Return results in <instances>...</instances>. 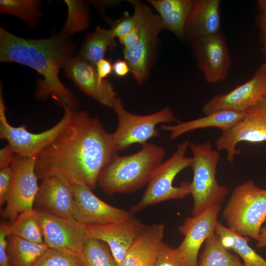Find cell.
Masks as SVG:
<instances>
[{"instance_id":"6da1fadb","label":"cell","mask_w":266,"mask_h":266,"mask_svg":"<svg viewBox=\"0 0 266 266\" xmlns=\"http://www.w3.org/2000/svg\"><path fill=\"white\" fill-rule=\"evenodd\" d=\"M117 152L112 133L97 117L71 108L66 126L36 156L35 171L41 180L57 176L93 190Z\"/></svg>"},{"instance_id":"7a4b0ae2","label":"cell","mask_w":266,"mask_h":266,"mask_svg":"<svg viewBox=\"0 0 266 266\" xmlns=\"http://www.w3.org/2000/svg\"><path fill=\"white\" fill-rule=\"evenodd\" d=\"M75 47L69 37L59 33L48 38L27 39L0 28V61L27 66L43 77L37 81L35 96H50L59 104L74 110L79 106L76 96L59 78L60 69L71 58Z\"/></svg>"},{"instance_id":"3957f363","label":"cell","mask_w":266,"mask_h":266,"mask_svg":"<svg viewBox=\"0 0 266 266\" xmlns=\"http://www.w3.org/2000/svg\"><path fill=\"white\" fill-rule=\"evenodd\" d=\"M165 155L163 147L148 143L133 154H117L101 171L98 184L108 195L137 190L148 183Z\"/></svg>"},{"instance_id":"277c9868","label":"cell","mask_w":266,"mask_h":266,"mask_svg":"<svg viewBox=\"0 0 266 266\" xmlns=\"http://www.w3.org/2000/svg\"><path fill=\"white\" fill-rule=\"evenodd\" d=\"M222 215L231 231L257 241L266 220V189L250 180L237 185Z\"/></svg>"},{"instance_id":"5b68a950","label":"cell","mask_w":266,"mask_h":266,"mask_svg":"<svg viewBox=\"0 0 266 266\" xmlns=\"http://www.w3.org/2000/svg\"><path fill=\"white\" fill-rule=\"evenodd\" d=\"M193 157L191 167L193 179L191 194L194 205L192 215L196 216L208 207L220 205L229 192L228 188L219 184L216 177L220 159L219 152L212 147L209 141L201 143L190 142Z\"/></svg>"},{"instance_id":"8992f818","label":"cell","mask_w":266,"mask_h":266,"mask_svg":"<svg viewBox=\"0 0 266 266\" xmlns=\"http://www.w3.org/2000/svg\"><path fill=\"white\" fill-rule=\"evenodd\" d=\"M190 142L186 140L179 143L172 155L162 162L154 170L140 200L130 209L132 214L144 208L164 201L181 199L191 194V182L184 181L178 186L173 181L181 171L191 167L192 158L186 156Z\"/></svg>"},{"instance_id":"52a82bcc","label":"cell","mask_w":266,"mask_h":266,"mask_svg":"<svg viewBox=\"0 0 266 266\" xmlns=\"http://www.w3.org/2000/svg\"><path fill=\"white\" fill-rule=\"evenodd\" d=\"M129 1L138 16L140 35L133 46L124 48L123 53L130 72L137 83L141 84L148 78L158 36L164 28L159 15L154 13L146 4L138 0Z\"/></svg>"},{"instance_id":"ba28073f","label":"cell","mask_w":266,"mask_h":266,"mask_svg":"<svg viewBox=\"0 0 266 266\" xmlns=\"http://www.w3.org/2000/svg\"><path fill=\"white\" fill-rule=\"evenodd\" d=\"M112 109L118 119L117 129L112 133L117 151L125 150L135 143L143 145L150 138L159 137L160 134L156 127L160 124L180 122L168 107L148 115L133 114L125 109L119 97Z\"/></svg>"},{"instance_id":"9c48e42d","label":"cell","mask_w":266,"mask_h":266,"mask_svg":"<svg viewBox=\"0 0 266 266\" xmlns=\"http://www.w3.org/2000/svg\"><path fill=\"white\" fill-rule=\"evenodd\" d=\"M0 92V137L7 141L8 144L18 156L22 158L36 156L51 143L63 130L68 122L71 108L61 105L64 114L55 125L40 133H33L27 130L25 125L16 127L8 122L5 113V106Z\"/></svg>"},{"instance_id":"30bf717a","label":"cell","mask_w":266,"mask_h":266,"mask_svg":"<svg viewBox=\"0 0 266 266\" xmlns=\"http://www.w3.org/2000/svg\"><path fill=\"white\" fill-rule=\"evenodd\" d=\"M36 210L44 242L48 247L80 258L84 245L90 238L87 226L74 218L56 216L41 209Z\"/></svg>"},{"instance_id":"8fae6325","label":"cell","mask_w":266,"mask_h":266,"mask_svg":"<svg viewBox=\"0 0 266 266\" xmlns=\"http://www.w3.org/2000/svg\"><path fill=\"white\" fill-rule=\"evenodd\" d=\"M266 141V95L244 112L243 118L233 127L222 132L215 141L219 150H225L227 159L233 164L240 153L237 145L241 142L260 143Z\"/></svg>"},{"instance_id":"7c38bea8","label":"cell","mask_w":266,"mask_h":266,"mask_svg":"<svg viewBox=\"0 0 266 266\" xmlns=\"http://www.w3.org/2000/svg\"><path fill=\"white\" fill-rule=\"evenodd\" d=\"M198 67L205 81L215 84L228 76L232 59L224 34L217 33L190 41Z\"/></svg>"},{"instance_id":"4fadbf2b","label":"cell","mask_w":266,"mask_h":266,"mask_svg":"<svg viewBox=\"0 0 266 266\" xmlns=\"http://www.w3.org/2000/svg\"><path fill=\"white\" fill-rule=\"evenodd\" d=\"M35 160L36 156L22 158L16 155L11 165L13 184L2 215L12 222L22 212L33 208L39 188Z\"/></svg>"},{"instance_id":"5bb4252c","label":"cell","mask_w":266,"mask_h":266,"mask_svg":"<svg viewBox=\"0 0 266 266\" xmlns=\"http://www.w3.org/2000/svg\"><path fill=\"white\" fill-rule=\"evenodd\" d=\"M266 95V62L256 70L252 77L230 92L216 95L202 107L205 114L221 110L245 111Z\"/></svg>"},{"instance_id":"9a60e30c","label":"cell","mask_w":266,"mask_h":266,"mask_svg":"<svg viewBox=\"0 0 266 266\" xmlns=\"http://www.w3.org/2000/svg\"><path fill=\"white\" fill-rule=\"evenodd\" d=\"M220 205L206 208L200 214L186 218L178 229L184 238L177 248L187 266H198L200 248L215 233Z\"/></svg>"},{"instance_id":"2e32d148","label":"cell","mask_w":266,"mask_h":266,"mask_svg":"<svg viewBox=\"0 0 266 266\" xmlns=\"http://www.w3.org/2000/svg\"><path fill=\"white\" fill-rule=\"evenodd\" d=\"M73 218L84 225L105 224L124 221L133 216L130 211L112 206L82 184H72Z\"/></svg>"},{"instance_id":"e0dca14e","label":"cell","mask_w":266,"mask_h":266,"mask_svg":"<svg viewBox=\"0 0 266 266\" xmlns=\"http://www.w3.org/2000/svg\"><path fill=\"white\" fill-rule=\"evenodd\" d=\"M62 69L85 94L102 105L113 109L118 98L112 84L105 79L99 82L96 67L78 55L72 57Z\"/></svg>"},{"instance_id":"ac0fdd59","label":"cell","mask_w":266,"mask_h":266,"mask_svg":"<svg viewBox=\"0 0 266 266\" xmlns=\"http://www.w3.org/2000/svg\"><path fill=\"white\" fill-rule=\"evenodd\" d=\"M86 226L90 237L105 242L119 265L134 241L147 227L133 216L121 222Z\"/></svg>"},{"instance_id":"d6986e66","label":"cell","mask_w":266,"mask_h":266,"mask_svg":"<svg viewBox=\"0 0 266 266\" xmlns=\"http://www.w3.org/2000/svg\"><path fill=\"white\" fill-rule=\"evenodd\" d=\"M41 209L53 215L73 218L74 201L71 184L57 176L42 179L35 198Z\"/></svg>"},{"instance_id":"ffe728a7","label":"cell","mask_w":266,"mask_h":266,"mask_svg":"<svg viewBox=\"0 0 266 266\" xmlns=\"http://www.w3.org/2000/svg\"><path fill=\"white\" fill-rule=\"evenodd\" d=\"M221 0H193L186 37L190 41L221 31Z\"/></svg>"},{"instance_id":"44dd1931","label":"cell","mask_w":266,"mask_h":266,"mask_svg":"<svg viewBox=\"0 0 266 266\" xmlns=\"http://www.w3.org/2000/svg\"><path fill=\"white\" fill-rule=\"evenodd\" d=\"M165 231L164 224L147 226L134 241L119 266H153Z\"/></svg>"},{"instance_id":"7402d4cb","label":"cell","mask_w":266,"mask_h":266,"mask_svg":"<svg viewBox=\"0 0 266 266\" xmlns=\"http://www.w3.org/2000/svg\"><path fill=\"white\" fill-rule=\"evenodd\" d=\"M244 112L218 110L196 119L180 122L176 125L164 124L161 126V129L169 132V137L172 140L189 132L207 128H216L223 132L236 124L243 118Z\"/></svg>"},{"instance_id":"603a6c76","label":"cell","mask_w":266,"mask_h":266,"mask_svg":"<svg viewBox=\"0 0 266 266\" xmlns=\"http://www.w3.org/2000/svg\"><path fill=\"white\" fill-rule=\"evenodd\" d=\"M157 11L164 29L181 39L186 38V29L193 0H150Z\"/></svg>"},{"instance_id":"cb8c5ba5","label":"cell","mask_w":266,"mask_h":266,"mask_svg":"<svg viewBox=\"0 0 266 266\" xmlns=\"http://www.w3.org/2000/svg\"><path fill=\"white\" fill-rule=\"evenodd\" d=\"M215 233L225 248L233 250L242 260L244 266H266V260L249 245L248 237L234 233L219 221Z\"/></svg>"},{"instance_id":"d4e9b609","label":"cell","mask_w":266,"mask_h":266,"mask_svg":"<svg viewBox=\"0 0 266 266\" xmlns=\"http://www.w3.org/2000/svg\"><path fill=\"white\" fill-rule=\"evenodd\" d=\"M48 248L45 243L33 242L9 234L7 251L11 266H33Z\"/></svg>"},{"instance_id":"484cf974","label":"cell","mask_w":266,"mask_h":266,"mask_svg":"<svg viewBox=\"0 0 266 266\" xmlns=\"http://www.w3.org/2000/svg\"><path fill=\"white\" fill-rule=\"evenodd\" d=\"M116 46L115 37L110 29L98 26L93 33L86 35L78 55L95 66L104 59L107 50Z\"/></svg>"},{"instance_id":"4316f807","label":"cell","mask_w":266,"mask_h":266,"mask_svg":"<svg viewBox=\"0 0 266 266\" xmlns=\"http://www.w3.org/2000/svg\"><path fill=\"white\" fill-rule=\"evenodd\" d=\"M198 266H244L237 255L230 253L219 237L213 234L205 241Z\"/></svg>"},{"instance_id":"83f0119b","label":"cell","mask_w":266,"mask_h":266,"mask_svg":"<svg viewBox=\"0 0 266 266\" xmlns=\"http://www.w3.org/2000/svg\"><path fill=\"white\" fill-rule=\"evenodd\" d=\"M10 234L33 242L44 243L36 210L32 208L20 213L10 224Z\"/></svg>"},{"instance_id":"f1b7e54d","label":"cell","mask_w":266,"mask_h":266,"mask_svg":"<svg viewBox=\"0 0 266 266\" xmlns=\"http://www.w3.org/2000/svg\"><path fill=\"white\" fill-rule=\"evenodd\" d=\"M79 258L81 266H119L108 246L92 237L86 241Z\"/></svg>"},{"instance_id":"f546056e","label":"cell","mask_w":266,"mask_h":266,"mask_svg":"<svg viewBox=\"0 0 266 266\" xmlns=\"http://www.w3.org/2000/svg\"><path fill=\"white\" fill-rule=\"evenodd\" d=\"M40 4L41 2L36 0H0V11L17 17L29 28L33 29L37 18L41 15Z\"/></svg>"},{"instance_id":"4dcf8cb0","label":"cell","mask_w":266,"mask_h":266,"mask_svg":"<svg viewBox=\"0 0 266 266\" xmlns=\"http://www.w3.org/2000/svg\"><path fill=\"white\" fill-rule=\"evenodd\" d=\"M65 2L67 7V17L60 33L69 37L89 27L90 16L85 2L75 0H66Z\"/></svg>"},{"instance_id":"1f68e13d","label":"cell","mask_w":266,"mask_h":266,"mask_svg":"<svg viewBox=\"0 0 266 266\" xmlns=\"http://www.w3.org/2000/svg\"><path fill=\"white\" fill-rule=\"evenodd\" d=\"M33 266H81V265L78 257L48 247Z\"/></svg>"},{"instance_id":"d6a6232c","label":"cell","mask_w":266,"mask_h":266,"mask_svg":"<svg viewBox=\"0 0 266 266\" xmlns=\"http://www.w3.org/2000/svg\"><path fill=\"white\" fill-rule=\"evenodd\" d=\"M153 266H187L177 248L163 243Z\"/></svg>"},{"instance_id":"836d02e7","label":"cell","mask_w":266,"mask_h":266,"mask_svg":"<svg viewBox=\"0 0 266 266\" xmlns=\"http://www.w3.org/2000/svg\"><path fill=\"white\" fill-rule=\"evenodd\" d=\"M138 22V16L135 12L132 16L125 13L122 18L112 23L110 30L115 37L119 38L134 30Z\"/></svg>"},{"instance_id":"e575fe53","label":"cell","mask_w":266,"mask_h":266,"mask_svg":"<svg viewBox=\"0 0 266 266\" xmlns=\"http://www.w3.org/2000/svg\"><path fill=\"white\" fill-rule=\"evenodd\" d=\"M257 6L258 13L255 22L259 30L261 50L266 61V0H257Z\"/></svg>"},{"instance_id":"d590c367","label":"cell","mask_w":266,"mask_h":266,"mask_svg":"<svg viewBox=\"0 0 266 266\" xmlns=\"http://www.w3.org/2000/svg\"><path fill=\"white\" fill-rule=\"evenodd\" d=\"M13 181V170L11 166L0 170V205L6 203Z\"/></svg>"},{"instance_id":"8d00e7d4","label":"cell","mask_w":266,"mask_h":266,"mask_svg":"<svg viewBox=\"0 0 266 266\" xmlns=\"http://www.w3.org/2000/svg\"><path fill=\"white\" fill-rule=\"evenodd\" d=\"M10 234V224L0 225V266H11L7 251V237Z\"/></svg>"},{"instance_id":"74e56055","label":"cell","mask_w":266,"mask_h":266,"mask_svg":"<svg viewBox=\"0 0 266 266\" xmlns=\"http://www.w3.org/2000/svg\"><path fill=\"white\" fill-rule=\"evenodd\" d=\"M16 154L7 143L0 150V168L10 166L13 164Z\"/></svg>"},{"instance_id":"f35d334b","label":"cell","mask_w":266,"mask_h":266,"mask_svg":"<svg viewBox=\"0 0 266 266\" xmlns=\"http://www.w3.org/2000/svg\"><path fill=\"white\" fill-rule=\"evenodd\" d=\"M140 28L139 24V19H138L137 26L134 30H133L132 32H131L128 34L125 35H124L122 37H120L118 39H119L120 43L123 46H124V49H126V48H130L132 47V46H133L138 40L140 37Z\"/></svg>"},{"instance_id":"ab89813d","label":"cell","mask_w":266,"mask_h":266,"mask_svg":"<svg viewBox=\"0 0 266 266\" xmlns=\"http://www.w3.org/2000/svg\"><path fill=\"white\" fill-rule=\"evenodd\" d=\"M95 67L99 82L102 83L104 78L111 73L112 65L109 60L104 58L99 61Z\"/></svg>"},{"instance_id":"60d3db41","label":"cell","mask_w":266,"mask_h":266,"mask_svg":"<svg viewBox=\"0 0 266 266\" xmlns=\"http://www.w3.org/2000/svg\"><path fill=\"white\" fill-rule=\"evenodd\" d=\"M112 71L116 76L123 77L128 74L130 69L125 60H118L112 65Z\"/></svg>"},{"instance_id":"b9f144b4","label":"cell","mask_w":266,"mask_h":266,"mask_svg":"<svg viewBox=\"0 0 266 266\" xmlns=\"http://www.w3.org/2000/svg\"><path fill=\"white\" fill-rule=\"evenodd\" d=\"M256 241V247L257 248H264L266 247V225L262 227L259 238Z\"/></svg>"}]
</instances>
